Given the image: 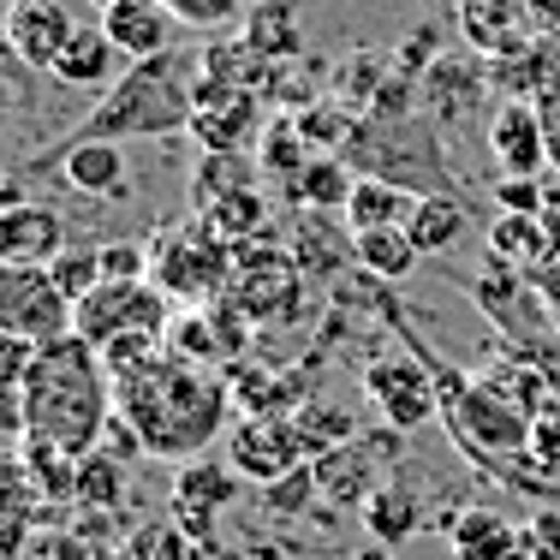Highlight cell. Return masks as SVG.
Segmentation results:
<instances>
[{"label": "cell", "mask_w": 560, "mask_h": 560, "mask_svg": "<svg viewBox=\"0 0 560 560\" xmlns=\"http://www.w3.org/2000/svg\"><path fill=\"white\" fill-rule=\"evenodd\" d=\"M19 560H114L102 542H90L84 530H66V525H36L31 530V542H24V555Z\"/></svg>", "instance_id": "obj_38"}, {"label": "cell", "mask_w": 560, "mask_h": 560, "mask_svg": "<svg viewBox=\"0 0 560 560\" xmlns=\"http://www.w3.org/2000/svg\"><path fill=\"white\" fill-rule=\"evenodd\" d=\"M0 335L19 340H66L78 335V304L55 287L48 269H0Z\"/></svg>", "instance_id": "obj_8"}, {"label": "cell", "mask_w": 560, "mask_h": 560, "mask_svg": "<svg viewBox=\"0 0 560 560\" xmlns=\"http://www.w3.org/2000/svg\"><path fill=\"white\" fill-rule=\"evenodd\" d=\"M150 280L173 304L203 311V304L226 299V287H233V245L203 215H185L179 226H162L150 238Z\"/></svg>", "instance_id": "obj_5"}, {"label": "cell", "mask_w": 560, "mask_h": 560, "mask_svg": "<svg viewBox=\"0 0 560 560\" xmlns=\"http://www.w3.org/2000/svg\"><path fill=\"white\" fill-rule=\"evenodd\" d=\"M495 203L506 209V215H542V209H549V197L537 191V179H501Z\"/></svg>", "instance_id": "obj_46"}, {"label": "cell", "mask_w": 560, "mask_h": 560, "mask_svg": "<svg viewBox=\"0 0 560 560\" xmlns=\"http://www.w3.org/2000/svg\"><path fill=\"white\" fill-rule=\"evenodd\" d=\"M162 7L185 24V31H197V36H221L226 24H238L245 0H162Z\"/></svg>", "instance_id": "obj_41"}, {"label": "cell", "mask_w": 560, "mask_h": 560, "mask_svg": "<svg viewBox=\"0 0 560 560\" xmlns=\"http://www.w3.org/2000/svg\"><path fill=\"white\" fill-rule=\"evenodd\" d=\"M352 257H358V269L376 280H406L423 262V250L411 245L406 226H382V233H352Z\"/></svg>", "instance_id": "obj_29"}, {"label": "cell", "mask_w": 560, "mask_h": 560, "mask_svg": "<svg viewBox=\"0 0 560 560\" xmlns=\"http://www.w3.org/2000/svg\"><path fill=\"white\" fill-rule=\"evenodd\" d=\"M477 382H483L489 394H501L513 411H525L530 423H537L542 411L555 406V399H549V376H542L537 364H525V358H513V352H506V358H495V364H489Z\"/></svg>", "instance_id": "obj_26"}, {"label": "cell", "mask_w": 560, "mask_h": 560, "mask_svg": "<svg viewBox=\"0 0 560 560\" xmlns=\"http://www.w3.org/2000/svg\"><path fill=\"white\" fill-rule=\"evenodd\" d=\"M119 60H126V55L114 48V36L102 31V24H78V36L66 43V55H60V66L48 78L66 84V90H102V96H108L119 78H126V66H119Z\"/></svg>", "instance_id": "obj_18"}, {"label": "cell", "mask_w": 560, "mask_h": 560, "mask_svg": "<svg viewBox=\"0 0 560 560\" xmlns=\"http://www.w3.org/2000/svg\"><path fill=\"white\" fill-rule=\"evenodd\" d=\"M245 191H257V162L245 150L203 155V167H191V215H209L226 197H245Z\"/></svg>", "instance_id": "obj_22"}, {"label": "cell", "mask_w": 560, "mask_h": 560, "mask_svg": "<svg viewBox=\"0 0 560 560\" xmlns=\"http://www.w3.org/2000/svg\"><path fill=\"white\" fill-rule=\"evenodd\" d=\"M226 465H233L245 483L269 489L280 477H292L299 465H311V447H304V435L292 418H245L226 435Z\"/></svg>", "instance_id": "obj_10"}, {"label": "cell", "mask_w": 560, "mask_h": 560, "mask_svg": "<svg viewBox=\"0 0 560 560\" xmlns=\"http://www.w3.org/2000/svg\"><path fill=\"white\" fill-rule=\"evenodd\" d=\"M226 501H238V471L226 459H185L179 465V477H173V525L203 555H221L215 518Z\"/></svg>", "instance_id": "obj_11"}, {"label": "cell", "mask_w": 560, "mask_h": 560, "mask_svg": "<svg viewBox=\"0 0 560 560\" xmlns=\"http://www.w3.org/2000/svg\"><path fill=\"white\" fill-rule=\"evenodd\" d=\"M358 513H364L370 542H382V549H399V542H411L423 530V501L411 495V489H399V483H382Z\"/></svg>", "instance_id": "obj_23"}, {"label": "cell", "mask_w": 560, "mask_h": 560, "mask_svg": "<svg viewBox=\"0 0 560 560\" xmlns=\"http://www.w3.org/2000/svg\"><path fill=\"white\" fill-rule=\"evenodd\" d=\"M352 191H358V173L346 155H316V162L292 179V203L311 209V215H346Z\"/></svg>", "instance_id": "obj_21"}, {"label": "cell", "mask_w": 560, "mask_h": 560, "mask_svg": "<svg viewBox=\"0 0 560 560\" xmlns=\"http://www.w3.org/2000/svg\"><path fill=\"white\" fill-rule=\"evenodd\" d=\"M311 162H316V155H311V143L299 138L292 119H275V126L262 131V167H269V173H292V179H299Z\"/></svg>", "instance_id": "obj_40"}, {"label": "cell", "mask_w": 560, "mask_h": 560, "mask_svg": "<svg viewBox=\"0 0 560 560\" xmlns=\"http://www.w3.org/2000/svg\"><path fill=\"white\" fill-rule=\"evenodd\" d=\"M406 233H411V245H418L423 257H447V250L465 238V209L453 203L447 191H423L418 203H411V215H406Z\"/></svg>", "instance_id": "obj_25"}, {"label": "cell", "mask_w": 560, "mask_h": 560, "mask_svg": "<svg viewBox=\"0 0 560 560\" xmlns=\"http://www.w3.org/2000/svg\"><path fill=\"white\" fill-rule=\"evenodd\" d=\"M364 394L370 406L382 411V423L399 435L423 430L430 418H442V388H435V370L423 358H406V352H382L364 364Z\"/></svg>", "instance_id": "obj_9"}, {"label": "cell", "mask_w": 560, "mask_h": 560, "mask_svg": "<svg viewBox=\"0 0 560 560\" xmlns=\"http://www.w3.org/2000/svg\"><path fill=\"white\" fill-rule=\"evenodd\" d=\"M530 471L549 483L560 477V406H549L537 423H530Z\"/></svg>", "instance_id": "obj_42"}, {"label": "cell", "mask_w": 560, "mask_h": 560, "mask_svg": "<svg viewBox=\"0 0 560 560\" xmlns=\"http://www.w3.org/2000/svg\"><path fill=\"white\" fill-rule=\"evenodd\" d=\"M126 501V465H119V453L96 447L78 459V483H72V506H84V513H114V506Z\"/></svg>", "instance_id": "obj_30"}, {"label": "cell", "mask_w": 560, "mask_h": 560, "mask_svg": "<svg viewBox=\"0 0 560 560\" xmlns=\"http://www.w3.org/2000/svg\"><path fill=\"white\" fill-rule=\"evenodd\" d=\"M167 352L185 358V364H197V370H215V364H226V358H233V346H226L215 311L203 304V311H179V316H173Z\"/></svg>", "instance_id": "obj_27"}, {"label": "cell", "mask_w": 560, "mask_h": 560, "mask_svg": "<svg viewBox=\"0 0 560 560\" xmlns=\"http://www.w3.org/2000/svg\"><path fill=\"white\" fill-rule=\"evenodd\" d=\"M102 280H150V250L143 245H102Z\"/></svg>", "instance_id": "obj_45"}, {"label": "cell", "mask_w": 560, "mask_h": 560, "mask_svg": "<svg viewBox=\"0 0 560 560\" xmlns=\"http://www.w3.org/2000/svg\"><path fill=\"white\" fill-rule=\"evenodd\" d=\"M447 549H453V560H530L525 555V525H513V518L489 501L459 506V513L447 518Z\"/></svg>", "instance_id": "obj_15"}, {"label": "cell", "mask_w": 560, "mask_h": 560, "mask_svg": "<svg viewBox=\"0 0 560 560\" xmlns=\"http://www.w3.org/2000/svg\"><path fill=\"white\" fill-rule=\"evenodd\" d=\"M459 24H465V43L483 48L489 60H513L525 55L530 7L525 0H459Z\"/></svg>", "instance_id": "obj_17"}, {"label": "cell", "mask_w": 560, "mask_h": 560, "mask_svg": "<svg viewBox=\"0 0 560 560\" xmlns=\"http://www.w3.org/2000/svg\"><path fill=\"white\" fill-rule=\"evenodd\" d=\"M262 495H269V501H262L269 513H304V501L323 495V483H316V465H299V471L280 477V483H269Z\"/></svg>", "instance_id": "obj_43"}, {"label": "cell", "mask_w": 560, "mask_h": 560, "mask_svg": "<svg viewBox=\"0 0 560 560\" xmlns=\"http://www.w3.org/2000/svg\"><path fill=\"white\" fill-rule=\"evenodd\" d=\"M114 560H119V555H114Z\"/></svg>", "instance_id": "obj_50"}, {"label": "cell", "mask_w": 560, "mask_h": 560, "mask_svg": "<svg viewBox=\"0 0 560 560\" xmlns=\"http://www.w3.org/2000/svg\"><path fill=\"white\" fill-rule=\"evenodd\" d=\"M119 560H209L203 549H197L191 537H185L173 518H155V525H138L126 537V549H119Z\"/></svg>", "instance_id": "obj_36"}, {"label": "cell", "mask_w": 560, "mask_h": 560, "mask_svg": "<svg viewBox=\"0 0 560 560\" xmlns=\"http://www.w3.org/2000/svg\"><path fill=\"white\" fill-rule=\"evenodd\" d=\"M352 560H394V549H382V542H370V549H358Z\"/></svg>", "instance_id": "obj_48"}, {"label": "cell", "mask_w": 560, "mask_h": 560, "mask_svg": "<svg viewBox=\"0 0 560 560\" xmlns=\"http://www.w3.org/2000/svg\"><path fill=\"white\" fill-rule=\"evenodd\" d=\"M483 143H489V155L501 162L506 179H537V173L549 167V131H542L537 102H525V96H506L501 108L489 114Z\"/></svg>", "instance_id": "obj_12"}, {"label": "cell", "mask_w": 560, "mask_h": 560, "mask_svg": "<svg viewBox=\"0 0 560 560\" xmlns=\"http://www.w3.org/2000/svg\"><path fill=\"white\" fill-rule=\"evenodd\" d=\"M72 36H78V19L60 0H12L7 7V48L31 72H55Z\"/></svg>", "instance_id": "obj_13"}, {"label": "cell", "mask_w": 560, "mask_h": 560, "mask_svg": "<svg viewBox=\"0 0 560 560\" xmlns=\"http://www.w3.org/2000/svg\"><path fill=\"white\" fill-rule=\"evenodd\" d=\"M226 292L238 299V311L250 323H287L299 292H304V269L292 262V250L275 245V233H262V238L233 250V287Z\"/></svg>", "instance_id": "obj_7"}, {"label": "cell", "mask_w": 560, "mask_h": 560, "mask_svg": "<svg viewBox=\"0 0 560 560\" xmlns=\"http://www.w3.org/2000/svg\"><path fill=\"white\" fill-rule=\"evenodd\" d=\"M55 167L84 197H126L131 191V167H126L119 143H66V150H55Z\"/></svg>", "instance_id": "obj_20"}, {"label": "cell", "mask_w": 560, "mask_h": 560, "mask_svg": "<svg viewBox=\"0 0 560 560\" xmlns=\"http://www.w3.org/2000/svg\"><path fill=\"white\" fill-rule=\"evenodd\" d=\"M430 370H435V388H442V423L453 430V442H459L465 459L489 465V471H501V477H513L501 459H513L518 471H530V418L525 411H513L477 376H459V370L435 364V352H430Z\"/></svg>", "instance_id": "obj_4"}, {"label": "cell", "mask_w": 560, "mask_h": 560, "mask_svg": "<svg viewBox=\"0 0 560 560\" xmlns=\"http://www.w3.org/2000/svg\"><path fill=\"white\" fill-rule=\"evenodd\" d=\"M203 221L238 250V245H250V238L269 233V203H262V191H245V197H226L221 209H209Z\"/></svg>", "instance_id": "obj_37"}, {"label": "cell", "mask_w": 560, "mask_h": 560, "mask_svg": "<svg viewBox=\"0 0 560 560\" xmlns=\"http://www.w3.org/2000/svg\"><path fill=\"white\" fill-rule=\"evenodd\" d=\"M19 394H24V435L72 453V459L102 447V435H108L119 411L108 364H102V352L84 335L48 340Z\"/></svg>", "instance_id": "obj_2"}, {"label": "cell", "mask_w": 560, "mask_h": 560, "mask_svg": "<svg viewBox=\"0 0 560 560\" xmlns=\"http://www.w3.org/2000/svg\"><path fill=\"white\" fill-rule=\"evenodd\" d=\"M245 48H250V55H257L262 66L299 55V19H292L287 0H269V7L250 12V24H245Z\"/></svg>", "instance_id": "obj_32"}, {"label": "cell", "mask_w": 560, "mask_h": 560, "mask_svg": "<svg viewBox=\"0 0 560 560\" xmlns=\"http://www.w3.org/2000/svg\"><path fill=\"white\" fill-rule=\"evenodd\" d=\"M173 299L155 280H102L84 304H78V335L96 352H108L119 340H167L173 328Z\"/></svg>", "instance_id": "obj_6"}, {"label": "cell", "mask_w": 560, "mask_h": 560, "mask_svg": "<svg viewBox=\"0 0 560 560\" xmlns=\"http://www.w3.org/2000/svg\"><path fill=\"white\" fill-rule=\"evenodd\" d=\"M489 250H495L501 262H530V269H542V262L555 257V238L542 215H501L489 226Z\"/></svg>", "instance_id": "obj_31"}, {"label": "cell", "mask_w": 560, "mask_h": 560, "mask_svg": "<svg viewBox=\"0 0 560 560\" xmlns=\"http://www.w3.org/2000/svg\"><path fill=\"white\" fill-rule=\"evenodd\" d=\"M102 31L114 36V48L126 60H155L173 48V31H179V19L162 7V0H119V7L102 12Z\"/></svg>", "instance_id": "obj_16"}, {"label": "cell", "mask_w": 560, "mask_h": 560, "mask_svg": "<svg viewBox=\"0 0 560 560\" xmlns=\"http://www.w3.org/2000/svg\"><path fill=\"white\" fill-rule=\"evenodd\" d=\"M90 7H96V19H102V12H108V7H119V0H90Z\"/></svg>", "instance_id": "obj_49"}, {"label": "cell", "mask_w": 560, "mask_h": 560, "mask_svg": "<svg viewBox=\"0 0 560 560\" xmlns=\"http://www.w3.org/2000/svg\"><path fill=\"white\" fill-rule=\"evenodd\" d=\"M292 126H299V138L311 143V155H340L346 143H352L358 119L340 108V102H311V108L292 114Z\"/></svg>", "instance_id": "obj_34"}, {"label": "cell", "mask_w": 560, "mask_h": 560, "mask_svg": "<svg viewBox=\"0 0 560 560\" xmlns=\"http://www.w3.org/2000/svg\"><path fill=\"white\" fill-rule=\"evenodd\" d=\"M191 119H197V60L179 55V48H167V55H155V60H131L126 78L84 114V126L66 143L167 138V131H191Z\"/></svg>", "instance_id": "obj_3"}, {"label": "cell", "mask_w": 560, "mask_h": 560, "mask_svg": "<svg viewBox=\"0 0 560 560\" xmlns=\"http://www.w3.org/2000/svg\"><path fill=\"white\" fill-rule=\"evenodd\" d=\"M537 114H542V131H549V167H560V72L537 90Z\"/></svg>", "instance_id": "obj_47"}, {"label": "cell", "mask_w": 560, "mask_h": 560, "mask_svg": "<svg viewBox=\"0 0 560 560\" xmlns=\"http://www.w3.org/2000/svg\"><path fill=\"white\" fill-rule=\"evenodd\" d=\"M114 399H119V418L138 430L143 453L185 465V459H203V447L221 435L233 382L185 364V358H173L162 346V352L143 358L138 370L114 376Z\"/></svg>", "instance_id": "obj_1"}, {"label": "cell", "mask_w": 560, "mask_h": 560, "mask_svg": "<svg viewBox=\"0 0 560 560\" xmlns=\"http://www.w3.org/2000/svg\"><path fill=\"white\" fill-rule=\"evenodd\" d=\"M48 275H55V287H60L72 304H84L90 292L102 287V250H78V245H72V250H60V257L48 262Z\"/></svg>", "instance_id": "obj_39"}, {"label": "cell", "mask_w": 560, "mask_h": 560, "mask_svg": "<svg viewBox=\"0 0 560 560\" xmlns=\"http://www.w3.org/2000/svg\"><path fill=\"white\" fill-rule=\"evenodd\" d=\"M352 257V238L340 245V233H335V215H304L299 221V233H292V262H299L304 275H328V269H340V262H328V257Z\"/></svg>", "instance_id": "obj_35"}, {"label": "cell", "mask_w": 560, "mask_h": 560, "mask_svg": "<svg viewBox=\"0 0 560 560\" xmlns=\"http://www.w3.org/2000/svg\"><path fill=\"white\" fill-rule=\"evenodd\" d=\"M292 423H299L304 447H311V465L323 459V453H335L346 442H358V423L346 406H323V399H304L299 411H292Z\"/></svg>", "instance_id": "obj_33"}, {"label": "cell", "mask_w": 560, "mask_h": 560, "mask_svg": "<svg viewBox=\"0 0 560 560\" xmlns=\"http://www.w3.org/2000/svg\"><path fill=\"white\" fill-rule=\"evenodd\" d=\"M66 245V221L60 209H43V203H19L0 215V269H48Z\"/></svg>", "instance_id": "obj_14"}, {"label": "cell", "mask_w": 560, "mask_h": 560, "mask_svg": "<svg viewBox=\"0 0 560 560\" xmlns=\"http://www.w3.org/2000/svg\"><path fill=\"white\" fill-rule=\"evenodd\" d=\"M370 465H376V453H370V442H346L335 453H323L316 459V483L323 489H335V501H352V506H364L370 495H376V477H370Z\"/></svg>", "instance_id": "obj_28"}, {"label": "cell", "mask_w": 560, "mask_h": 560, "mask_svg": "<svg viewBox=\"0 0 560 560\" xmlns=\"http://www.w3.org/2000/svg\"><path fill=\"white\" fill-rule=\"evenodd\" d=\"M525 555L530 560H560V501L537 506L525 518Z\"/></svg>", "instance_id": "obj_44"}, {"label": "cell", "mask_w": 560, "mask_h": 560, "mask_svg": "<svg viewBox=\"0 0 560 560\" xmlns=\"http://www.w3.org/2000/svg\"><path fill=\"white\" fill-rule=\"evenodd\" d=\"M411 203H418V197H406V185L358 173V191H352V203H346L340 221H346V233H382V226H406Z\"/></svg>", "instance_id": "obj_24"}, {"label": "cell", "mask_w": 560, "mask_h": 560, "mask_svg": "<svg viewBox=\"0 0 560 560\" xmlns=\"http://www.w3.org/2000/svg\"><path fill=\"white\" fill-rule=\"evenodd\" d=\"M257 131H262V96H257V90H245V96L197 102L191 138L203 143V155H233V150H245Z\"/></svg>", "instance_id": "obj_19"}]
</instances>
